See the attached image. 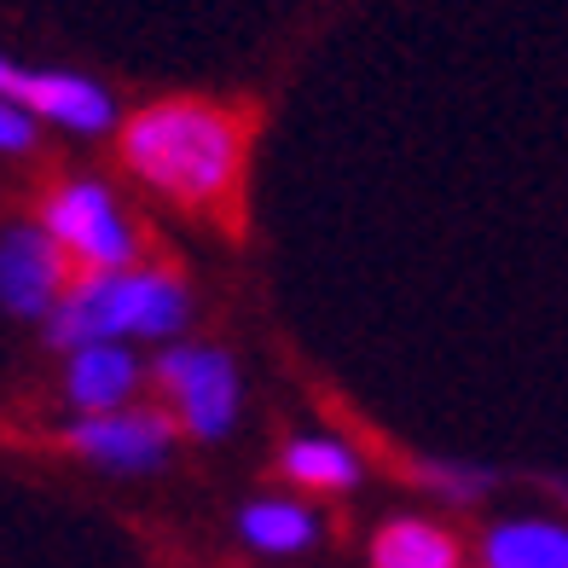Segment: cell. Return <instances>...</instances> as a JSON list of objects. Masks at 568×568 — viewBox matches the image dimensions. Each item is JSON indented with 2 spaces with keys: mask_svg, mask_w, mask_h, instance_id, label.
Masks as SVG:
<instances>
[{
  "mask_svg": "<svg viewBox=\"0 0 568 568\" xmlns=\"http://www.w3.org/2000/svg\"><path fill=\"white\" fill-rule=\"evenodd\" d=\"M239 122L197 99H163L122 128V163L174 203H215L239 180Z\"/></svg>",
  "mask_w": 568,
  "mask_h": 568,
  "instance_id": "cell-1",
  "label": "cell"
},
{
  "mask_svg": "<svg viewBox=\"0 0 568 568\" xmlns=\"http://www.w3.org/2000/svg\"><path fill=\"white\" fill-rule=\"evenodd\" d=\"M186 314H192V302L174 273L116 267V273H93L88 284H75L53 307V320H47V337L59 348H93V343H116V337L163 343L186 325Z\"/></svg>",
  "mask_w": 568,
  "mask_h": 568,
  "instance_id": "cell-2",
  "label": "cell"
},
{
  "mask_svg": "<svg viewBox=\"0 0 568 568\" xmlns=\"http://www.w3.org/2000/svg\"><path fill=\"white\" fill-rule=\"evenodd\" d=\"M158 383L174 400V418L197 442H221L232 418H239V366L221 348H163Z\"/></svg>",
  "mask_w": 568,
  "mask_h": 568,
  "instance_id": "cell-3",
  "label": "cell"
},
{
  "mask_svg": "<svg viewBox=\"0 0 568 568\" xmlns=\"http://www.w3.org/2000/svg\"><path fill=\"white\" fill-rule=\"evenodd\" d=\"M41 226L53 232L70 255H82L93 273H116V267L134 262V232H128L116 197L99 186V180H70V186H59L47 197Z\"/></svg>",
  "mask_w": 568,
  "mask_h": 568,
  "instance_id": "cell-4",
  "label": "cell"
},
{
  "mask_svg": "<svg viewBox=\"0 0 568 568\" xmlns=\"http://www.w3.org/2000/svg\"><path fill=\"white\" fill-rule=\"evenodd\" d=\"M0 99L36 111V116H53L70 134H105L116 122L111 111V93L88 82V75H64V70H23L12 59H0Z\"/></svg>",
  "mask_w": 568,
  "mask_h": 568,
  "instance_id": "cell-5",
  "label": "cell"
},
{
  "mask_svg": "<svg viewBox=\"0 0 568 568\" xmlns=\"http://www.w3.org/2000/svg\"><path fill=\"white\" fill-rule=\"evenodd\" d=\"M64 244L47 226H7L0 232V307L18 320H53L64 302Z\"/></svg>",
  "mask_w": 568,
  "mask_h": 568,
  "instance_id": "cell-6",
  "label": "cell"
},
{
  "mask_svg": "<svg viewBox=\"0 0 568 568\" xmlns=\"http://www.w3.org/2000/svg\"><path fill=\"white\" fill-rule=\"evenodd\" d=\"M70 447L105 464V470H158L174 447V418L163 412H93V418L70 424Z\"/></svg>",
  "mask_w": 568,
  "mask_h": 568,
  "instance_id": "cell-7",
  "label": "cell"
},
{
  "mask_svg": "<svg viewBox=\"0 0 568 568\" xmlns=\"http://www.w3.org/2000/svg\"><path fill=\"white\" fill-rule=\"evenodd\" d=\"M134 383H140L134 354L116 343H93V348H75L70 372H64V395L93 418V412H122L128 395H134Z\"/></svg>",
  "mask_w": 568,
  "mask_h": 568,
  "instance_id": "cell-8",
  "label": "cell"
},
{
  "mask_svg": "<svg viewBox=\"0 0 568 568\" xmlns=\"http://www.w3.org/2000/svg\"><path fill=\"white\" fill-rule=\"evenodd\" d=\"M487 568H568L562 523H499L481 546Z\"/></svg>",
  "mask_w": 568,
  "mask_h": 568,
  "instance_id": "cell-9",
  "label": "cell"
},
{
  "mask_svg": "<svg viewBox=\"0 0 568 568\" xmlns=\"http://www.w3.org/2000/svg\"><path fill=\"white\" fill-rule=\"evenodd\" d=\"M372 568H458V546L418 516H395L372 546Z\"/></svg>",
  "mask_w": 568,
  "mask_h": 568,
  "instance_id": "cell-10",
  "label": "cell"
},
{
  "mask_svg": "<svg viewBox=\"0 0 568 568\" xmlns=\"http://www.w3.org/2000/svg\"><path fill=\"white\" fill-rule=\"evenodd\" d=\"M239 528H244V539L255 551H273V557H291L302 546H314V534H320L314 510H302L291 499H255V505H244Z\"/></svg>",
  "mask_w": 568,
  "mask_h": 568,
  "instance_id": "cell-11",
  "label": "cell"
},
{
  "mask_svg": "<svg viewBox=\"0 0 568 568\" xmlns=\"http://www.w3.org/2000/svg\"><path fill=\"white\" fill-rule=\"evenodd\" d=\"M284 476L302 487H325V494H343V487L359 481V458L331 442V435H302V442L284 447Z\"/></svg>",
  "mask_w": 568,
  "mask_h": 568,
  "instance_id": "cell-12",
  "label": "cell"
},
{
  "mask_svg": "<svg viewBox=\"0 0 568 568\" xmlns=\"http://www.w3.org/2000/svg\"><path fill=\"white\" fill-rule=\"evenodd\" d=\"M36 145V111L0 99V151H30Z\"/></svg>",
  "mask_w": 568,
  "mask_h": 568,
  "instance_id": "cell-13",
  "label": "cell"
}]
</instances>
